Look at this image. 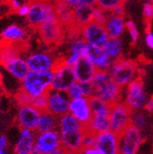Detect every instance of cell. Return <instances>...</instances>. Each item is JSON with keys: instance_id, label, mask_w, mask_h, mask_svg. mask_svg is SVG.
<instances>
[{"instance_id": "cell-1", "label": "cell", "mask_w": 153, "mask_h": 154, "mask_svg": "<svg viewBox=\"0 0 153 154\" xmlns=\"http://www.w3.org/2000/svg\"><path fill=\"white\" fill-rule=\"evenodd\" d=\"M0 64L12 78L22 82L30 72L26 58L20 56L19 51L13 45L0 46Z\"/></svg>"}, {"instance_id": "cell-2", "label": "cell", "mask_w": 153, "mask_h": 154, "mask_svg": "<svg viewBox=\"0 0 153 154\" xmlns=\"http://www.w3.org/2000/svg\"><path fill=\"white\" fill-rule=\"evenodd\" d=\"M94 96L103 101L114 104L121 102L123 98V88L116 84L109 71H98L92 81Z\"/></svg>"}, {"instance_id": "cell-3", "label": "cell", "mask_w": 153, "mask_h": 154, "mask_svg": "<svg viewBox=\"0 0 153 154\" xmlns=\"http://www.w3.org/2000/svg\"><path fill=\"white\" fill-rule=\"evenodd\" d=\"M54 72H31L30 71L26 78L21 82V90L29 96L37 98L46 95L52 88Z\"/></svg>"}, {"instance_id": "cell-4", "label": "cell", "mask_w": 153, "mask_h": 154, "mask_svg": "<svg viewBox=\"0 0 153 154\" xmlns=\"http://www.w3.org/2000/svg\"><path fill=\"white\" fill-rule=\"evenodd\" d=\"M54 19H57L54 1L29 0V13L26 17L29 26L38 29L43 23Z\"/></svg>"}, {"instance_id": "cell-5", "label": "cell", "mask_w": 153, "mask_h": 154, "mask_svg": "<svg viewBox=\"0 0 153 154\" xmlns=\"http://www.w3.org/2000/svg\"><path fill=\"white\" fill-rule=\"evenodd\" d=\"M113 80L121 88H127L133 81L138 78V69L133 60L120 57L113 61L110 69Z\"/></svg>"}, {"instance_id": "cell-6", "label": "cell", "mask_w": 153, "mask_h": 154, "mask_svg": "<svg viewBox=\"0 0 153 154\" xmlns=\"http://www.w3.org/2000/svg\"><path fill=\"white\" fill-rule=\"evenodd\" d=\"M54 77L52 88L58 91L67 92L72 86L78 82L74 68L65 64L62 59H59L55 69L53 70Z\"/></svg>"}, {"instance_id": "cell-7", "label": "cell", "mask_w": 153, "mask_h": 154, "mask_svg": "<svg viewBox=\"0 0 153 154\" xmlns=\"http://www.w3.org/2000/svg\"><path fill=\"white\" fill-rule=\"evenodd\" d=\"M126 88L124 103L132 111L145 110L148 101V95L145 91L144 84L140 77L133 81Z\"/></svg>"}, {"instance_id": "cell-8", "label": "cell", "mask_w": 153, "mask_h": 154, "mask_svg": "<svg viewBox=\"0 0 153 154\" xmlns=\"http://www.w3.org/2000/svg\"><path fill=\"white\" fill-rule=\"evenodd\" d=\"M133 111L123 102L112 104L110 111V127L111 131L120 134L131 125V117Z\"/></svg>"}, {"instance_id": "cell-9", "label": "cell", "mask_w": 153, "mask_h": 154, "mask_svg": "<svg viewBox=\"0 0 153 154\" xmlns=\"http://www.w3.org/2000/svg\"><path fill=\"white\" fill-rule=\"evenodd\" d=\"M143 142V131L130 125L119 134V154H136Z\"/></svg>"}, {"instance_id": "cell-10", "label": "cell", "mask_w": 153, "mask_h": 154, "mask_svg": "<svg viewBox=\"0 0 153 154\" xmlns=\"http://www.w3.org/2000/svg\"><path fill=\"white\" fill-rule=\"evenodd\" d=\"M41 41L47 45H57L62 42L66 28L58 19L49 20L38 28Z\"/></svg>"}, {"instance_id": "cell-11", "label": "cell", "mask_w": 153, "mask_h": 154, "mask_svg": "<svg viewBox=\"0 0 153 154\" xmlns=\"http://www.w3.org/2000/svg\"><path fill=\"white\" fill-rule=\"evenodd\" d=\"M95 10V6L82 3L73 8V29L69 33L71 37L77 38L82 28L93 21Z\"/></svg>"}, {"instance_id": "cell-12", "label": "cell", "mask_w": 153, "mask_h": 154, "mask_svg": "<svg viewBox=\"0 0 153 154\" xmlns=\"http://www.w3.org/2000/svg\"><path fill=\"white\" fill-rule=\"evenodd\" d=\"M47 96V111L57 116V118L69 113L71 99L67 92L58 91L51 88Z\"/></svg>"}, {"instance_id": "cell-13", "label": "cell", "mask_w": 153, "mask_h": 154, "mask_svg": "<svg viewBox=\"0 0 153 154\" xmlns=\"http://www.w3.org/2000/svg\"><path fill=\"white\" fill-rule=\"evenodd\" d=\"M81 36L87 44L100 46V47H103L110 38L104 25L98 24L94 21L82 28Z\"/></svg>"}, {"instance_id": "cell-14", "label": "cell", "mask_w": 153, "mask_h": 154, "mask_svg": "<svg viewBox=\"0 0 153 154\" xmlns=\"http://www.w3.org/2000/svg\"><path fill=\"white\" fill-rule=\"evenodd\" d=\"M61 148V140L58 130L37 133L35 149L41 154H50Z\"/></svg>"}, {"instance_id": "cell-15", "label": "cell", "mask_w": 153, "mask_h": 154, "mask_svg": "<svg viewBox=\"0 0 153 154\" xmlns=\"http://www.w3.org/2000/svg\"><path fill=\"white\" fill-rule=\"evenodd\" d=\"M41 111L32 104H19L16 114V123L21 129L36 131Z\"/></svg>"}, {"instance_id": "cell-16", "label": "cell", "mask_w": 153, "mask_h": 154, "mask_svg": "<svg viewBox=\"0 0 153 154\" xmlns=\"http://www.w3.org/2000/svg\"><path fill=\"white\" fill-rule=\"evenodd\" d=\"M61 140V148L65 151L79 153L83 149V138L86 133V127L67 131H58Z\"/></svg>"}, {"instance_id": "cell-17", "label": "cell", "mask_w": 153, "mask_h": 154, "mask_svg": "<svg viewBox=\"0 0 153 154\" xmlns=\"http://www.w3.org/2000/svg\"><path fill=\"white\" fill-rule=\"evenodd\" d=\"M26 62L31 72H47L55 69L58 60L47 52H36L26 57Z\"/></svg>"}, {"instance_id": "cell-18", "label": "cell", "mask_w": 153, "mask_h": 154, "mask_svg": "<svg viewBox=\"0 0 153 154\" xmlns=\"http://www.w3.org/2000/svg\"><path fill=\"white\" fill-rule=\"evenodd\" d=\"M69 113L77 119L83 125L87 126L93 116L89 104V99L83 96L78 99L71 100Z\"/></svg>"}, {"instance_id": "cell-19", "label": "cell", "mask_w": 153, "mask_h": 154, "mask_svg": "<svg viewBox=\"0 0 153 154\" xmlns=\"http://www.w3.org/2000/svg\"><path fill=\"white\" fill-rule=\"evenodd\" d=\"M95 147L103 154H119V135L111 130L98 134Z\"/></svg>"}, {"instance_id": "cell-20", "label": "cell", "mask_w": 153, "mask_h": 154, "mask_svg": "<svg viewBox=\"0 0 153 154\" xmlns=\"http://www.w3.org/2000/svg\"><path fill=\"white\" fill-rule=\"evenodd\" d=\"M0 38L4 44L15 46L24 43L26 41L27 32L23 26L17 24H11L2 29Z\"/></svg>"}, {"instance_id": "cell-21", "label": "cell", "mask_w": 153, "mask_h": 154, "mask_svg": "<svg viewBox=\"0 0 153 154\" xmlns=\"http://www.w3.org/2000/svg\"><path fill=\"white\" fill-rule=\"evenodd\" d=\"M87 57L96 66L98 71H110L113 64V60L100 46L87 44Z\"/></svg>"}, {"instance_id": "cell-22", "label": "cell", "mask_w": 153, "mask_h": 154, "mask_svg": "<svg viewBox=\"0 0 153 154\" xmlns=\"http://www.w3.org/2000/svg\"><path fill=\"white\" fill-rule=\"evenodd\" d=\"M36 134L37 132L34 130L21 129L14 146V154H31L35 149Z\"/></svg>"}, {"instance_id": "cell-23", "label": "cell", "mask_w": 153, "mask_h": 154, "mask_svg": "<svg viewBox=\"0 0 153 154\" xmlns=\"http://www.w3.org/2000/svg\"><path fill=\"white\" fill-rule=\"evenodd\" d=\"M73 68L79 83L92 82L98 72L96 66L87 57H82Z\"/></svg>"}, {"instance_id": "cell-24", "label": "cell", "mask_w": 153, "mask_h": 154, "mask_svg": "<svg viewBox=\"0 0 153 154\" xmlns=\"http://www.w3.org/2000/svg\"><path fill=\"white\" fill-rule=\"evenodd\" d=\"M54 4L57 19L65 26L68 33L72 32L73 29V9L60 1H54Z\"/></svg>"}, {"instance_id": "cell-25", "label": "cell", "mask_w": 153, "mask_h": 154, "mask_svg": "<svg viewBox=\"0 0 153 154\" xmlns=\"http://www.w3.org/2000/svg\"><path fill=\"white\" fill-rule=\"evenodd\" d=\"M104 26L110 38H120L126 29V22L123 17L116 16L109 12Z\"/></svg>"}, {"instance_id": "cell-26", "label": "cell", "mask_w": 153, "mask_h": 154, "mask_svg": "<svg viewBox=\"0 0 153 154\" xmlns=\"http://www.w3.org/2000/svg\"><path fill=\"white\" fill-rule=\"evenodd\" d=\"M110 116L104 115H93L92 119L86 126V130L93 133L94 134H102L110 131Z\"/></svg>"}, {"instance_id": "cell-27", "label": "cell", "mask_w": 153, "mask_h": 154, "mask_svg": "<svg viewBox=\"0 0 153 154\" xmlns=\"http://www.w3.org/2000/svg\"><path fill=\"white\" fill-rule=\"evenodd\" d=\"M58 119L59 118H57V116L50 113L47 110L42 111L40 116V119L39 122H38L36 132L43 133V132H48V131L57 130Z\"/></svg>"}, {"instance_id": "cell-28", "label": "cell", "mask_w": 153, "mask_h": 154, "mask_svg": "<svg viewBox=\"0 0 153 154\" xmlns=\"http://www.w3.org/2000/svg\"><path fill=\"white\" fill-rule=\"evenodd\" d=\"M103 48L113 61L122 57V42L120 38H110Z\"/></svg>"}, {"instance_id": "cell-29", "label": "cell", "mask_w": 153, "mask_h": 154, "mask_svg": "<svg viewBox=\"0 0 153 154\" xmlns=\"http://www.w3.org/2000/svg\"><path fill=\"white\" fill-rule=\"evenodd\" d=\"M89 104H90L93 115L110 116L112 104L103 101L100 98L95 97V96L89 98Z\"/></svg>"}, {"instance_id": "cell-30", "label": "cell", "mask_w": 153, "mask_h": 154, "mask_svg": "<svg viewBox=\"0 0 153 154\" xmlns=\"http://www.w3.org/2000/svg\"><path fill=\"white\" fill-rule=\"evenodd\" d=\"M148 124V116L144 110L133 111L131 117V125L144 131Z\"/></svg>"}, {"instance_id": "cell-31", "label": "cell", "mask_w": 153, "mask_h": 154, "mask_svg": "<svg viewBox=\"0 0 153 154\" xmlns=\"http://www.w3.org/2000/svg\"><path fill=\"white\" fill-rule=\"evenodd\" d=\"M77 54L81 57H87V43L83 38H74L70 44V52Z\"/></svg>"}, {"instance_id": "cell-32", "label": "cell", "mask_w": 153, "mask_h": 154, "mask_svg": "<svg viewBox=\"0 0 153 154\" xmlns=\"http://www.w3.org/2000/svg\"><path fill=\"white\" fill-rule=\"evenodd\" d=\"M125 1L126 0H98L97 7L107 12H110L117 6L124 5Z\"/></svg>"}, {"instance_id": "cell-33", "label": "cell", "mask_w": 153, "mask_h": 154, "mask_svg": "<svg viewBox=\"0 0 153 154\" xmlns=\"http://www.w3.org/2000/svg\"><path fill=\"white\" fill-rule=\"evenodd\" d=\"M126 29L128 30L130 37H131V38H132L133 44H135L137 42H138L139 32H138V30H137V27H136L135 24L132 20H129V21L126 22Z\"/></svg>"}, {"instance_id": "cell-34", "label": "cell", "mask_w": 153, "mask_h": 154, "mask_svg": "<svg viewBox=\"0 0 153 154\" xmlns=\"http://www.w3.org/2000/svg\"><path fill=\"white\" fill-rule=\"evenodd\" d=\"M30 104H32L37 109H39L41 112L47 110V96L42 95V96L37 97V98H33L31 100Z\"/></svg>"}, {"instance_id": "cell-35", "label": "cell", "mask_w": 153, "mask_h": 154, "mask_svg": "<svg viewBox=\"0 0 153 154\" xmlns=\"http://www.w3.org/2000/svg\"><path fill=\"white\" fill-rule=\"evenodd\" d=\"M67 93L70 97L71 100L72 99H78L83 97V89H82V85L79 82H76L73 86L71 87V88L67 91Z\"/></svg>"}, {"instance_id": "cell-36", "label": "cell", "mask_w": 153, "mask_h": 154, "mask_svg": "<svg viewBox=\"0 0 153 154\" xmlns=\"http://www.w3.org/2000/svg\"><path fill=\"white\" fill-rule=\"evenodd\" d=\"M95 144H96V134L86 130L85 135H84L83 138V149L95 147Z\"/></svg>"}, {"instance_id": "cell-37", "label": "cell", "mask_w": 153, "mask_h": 154, "mask_svg": "<svg viewBox=\"0 0 153 154\" xmlns=\"http://www.w3.org/2000/svg\"><path fill=\"white\" fill-rule=\"evenodd\" d=\"M108 18V15H107V11L100 9V8L96 7L95 13H94V18L93 21L98 23V24L104 25L106 23V20Z\"/></svg>"}, {"instance_id": "cell-38", "label": "cell", "mask_w": 153, "mask_h": 154, "mask_svg": "<svg viewBox=\"0 0 153 154\" xmlns=\"http://www.w3.org/2000/svg\"><path fill=\"white\" fill-rule=\"evenodd\" d=\"M82 57L77 55V54H73V53H69L67 57H63L62 58V61L67 64L68 66H71V67H74L76 64L79 62V60L81 59Z\"/></svg>"}, {"instance_id": "cell-39", "label": "cell", "mask_w": 153, "mask_h": 154, "mask_svg": "<svg viewBox=\"0 0 153 154\" xmlns=\"http://www.w3.org/2000/svg\"><path fill=\"white\" fill-rule=\"evenodd\" d=\"M143 15L148 23L153 19V5L151 3H145L143 6Z\"/></svg>"}, {"instance_id": "cell-40", "label": "cell", "mask_w": 153, "mask_h": 154, "mask_svg": "<svg viewBox=\"0 0 153 154\" xmlns=\"http://www.w3.org/2000/svg\"><path fill=\"white\" fill-rule=\"evenodd\" d=\"M82 85V89H83V95L84 97L91 98L94 96V87L92 82L89 83H81Z\"/></svg>"}, {"instance_id": "cell-41", "label": "cell", "mask_w": 153, "mask_h": 154, "mask_svg": "<svg viewBox=\"0 0 153 154\" xmlns=\"http://www.w3.org/2000/svg\"><path fill=\"white\" fill-rule=\"evenodd\" d=\"M15 96H16V100L19 103V104H30V103H31L32 98L29 97L26 92L21 90V88Z\"/></svg>"}, {"instance_id": "cell-42", "label": "cell", "mask_w": 153, "mask_h": 154, "mask_svg": "<svg viewBox=\"0 0 153 154\" xmlns=\"http://www.w3.org/2000/svg\"><path fill=\"white\" fill-rule=\"evenodd\" d=\"M8 3L10 4L11 10L14 11H17L20 8L25 4L23 2V0H8Z\"/></svg>"}, {"instance_id": "cell-43", "label": "cell", "mask_w": 153, "mask_h": 154, "mask_svg": "<svg viewBox=\"0 0 153 154\" xmlns=\"http://www.w3.org/2000/svg\"><path fill=\"white\" fill-rule=\"evenodd\" d=\"M16 12H17V14L19 15V16H21V17H26V18L28 13H29V4L25 3Z\"/></svg>"}, {"instance_id": "cell-44", "label": "cell", "mask_w": 153, "mask_h": 154, "mask_svg": "<svg viewBox=\"0 0 153 154\" xmlns=\"http://www.w3.org/2000/svg\"><path fill=\"white\" fill-rule=\"evenodd\" d=\"M78 154H103L101 150L96 147L91 148H84Z\"/></svg>"}, {"instance_id": "cell-45", "label": "cell", "mask_w": 153, "mask_h": 154, "mask_svg": "<svg viewBox=\"0 0 153 154\" xmlns=\"http://www.w3.org/2000/svg\"><path fill=\"white\" fill-rule=\"evenodd\" d=\"M124 12H125V8H124V5H119V6H117L115 9H113L110 13L113 14V15H116V16H121L123 17L124 15Z\"/></svg>"}, {"instance_id": "cell-46", "label": "cell", "mask_w": 153, "mask_h": 154, "mask_svg": "<svg viewBox=\"0 0 153 154\" xmlns=\"http://www.w3.org/2000/svg\"><path fill=\"white\" fill-rule=\"evenodd\" d=\"M53 1H60V2L68 5L69 7L72 8V9L81 3V0H53Z\"/></svg>"}, {"instance_id": "cell-47", "label": "cell", "mask_w": 153, "mask_h": 154, "mask_svg": "<svg viewBox=\"0 0 153 154\" xmlns=\"http://www.w3.org/2000/svg\"><path fill=\"white\" fill-rule=\"evenodd\" d=\"M10 11H12L11 10V8L10 6L9 3H7V4H1L0 5V17L1 16H4V15L6 13H8Z\"/></svg>"}, {"instance_id": "cell-48", "label": "cell", "mask_w": 153, "mask_h": 154, "mask_svg": "<svg viewBox=\"0 0 153 154\" xmlns=\"http://www.w3.org/2000/svg\"><path fill=\"white\" fill-rule=\"evenodd\" d=\"M8 148V137L5 134L0 135V150H6Z\"/></svg>"}, {"instance_id": "cell-49", "label": "cell", "mask_w": 153, "mask_h": 154, "mask_svg": "<svg viewBox=\"0 0 153 154\" xmlns=\"http://www.w3.org/2000/svg\"><path fill=\"white\" fill-rule=\"evenodd\" d=\"M146 43L150 49H153V33L148 31L146 35Z\"/></svg>"}, {"instance_id": "cell-50", "label": "cell", "mask_w": 153, "mask_h": 154, "mask_svg": "<svg viewBox=\"0 0 153 154\" xmlns=\"http://www.w3.org/2000/svg\"><path fill=\"white\" fill-rule=\"evenodd\" d=\"M145 111H147L148 113L153 112V97H150L148 99V101L146 104V107H145Z\"/></svg>"}, {"instance_id": "cell-51", "label": "cell", "mask_w": 153, "mask_h": 154, "mask_svg": "<svg viewBox=\"0 0 153 154\" xmlns=\"http://www.w3.org/2000/svg\"><path fill=\"white\" fill-rule=\"evenodd\" d=\"M82 4H87V5H91V6H97L98 0H81Z\"/></svg>"}, {"instance_id": "cell-52", "label": "cell", "mask_w": 153, "mask_h": 154, "mask_svg": "<svg viewBox=\"0 0 153 154\" xmlns=\"http://www.w3.org/2000/svg\"><path fill=\"white\" fill-rule=\"evenodd\" d=\"M50 154H65V150L62 148H60V149H57L55 151H53Z\"/></svg>"}, {"instance_id": "cell-53", "label": "cell", "mask_w": 153, "mask_h": 154, "mask_svg": "<svg viewBox=\"0 0 153 154\" xmlns=\"http://www.w3.org/2000/svg\"><path fill=\"white\" fill-rule=\"evenodd\" d=\"M31 154H41V152H40L39 150H37L36 149H34V150H33V151L31 152Z\"/></svg>"}, {"instance_id": "cell-54", "label": "cell", "mask_w": 153, "mask_h": 154, "mask_svg": "<svg viewBox=\"0 0 153 154\" xmlns=\"http://www.w3.org/2000/svg\"><path fill=\"white\" fill-rule=\"evenodd\" d=\"M65 154H78L76 152H72V151H65Z\"/></svg>"}, {"instance_id": "cell-55", "label": "cell", "mask_w": 153, "mask_h": 154, "mask_svg": "<svg viewBox=\"0 0 153 154\" xmlns=\"http://www.w3.org/2000/svg\"><path fill=\"white\" fill-rule=\"evenodd\" d=\"M0 154H8L5 150H0Z\"/></svg>"}, {"instance_id": "cell-56", "label": "cell", "mask_w": 153, "mask_h": 154, "mask_svg": "<svg viewBox=\"0 0 153 154\" xmlns=\"http://www.w3.org/2000/svg\"><path fill=\"white\" fill-rule=\"evenodd\" d=\"M150 3H151V4L153 5V0H150Z\"/></svg>"}, {"instance_id": "cell-57", "label": "cell", "mask_w": 153, "mask_h": 154, "mask_svg": "<svg viewBox=\"0 0 153 154\" xmlns=\"http://www.w3.org/2000/svg\"><path fill=\"white\" fill-rule=\"evenodd\" d=\"M0 95H1V89H0Z\"/></svg>"}]
</instances>
